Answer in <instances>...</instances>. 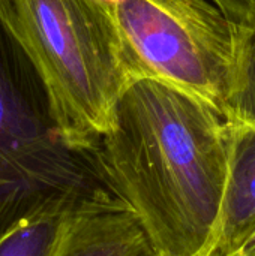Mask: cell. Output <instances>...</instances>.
Returning a JSON list of instances; mask_svg holds the SVG:
<instances>
[{"mask_svg":"<svg viewBox=\"0 0 255 256\" xmlns=\"http://www.w3.org/2000/svg\"><path fill=\"white\" fill-rule=\"evenodd\" d=\"M228 120L210 102L138 78L86 159L138 220L158 256H213L227 180Z\"/></svg>","mask_w":255,"mask_h":256,"instance_id":"6da1fadb","label":"cell"},{"mask_svg":"<svg viewBox=\"0 0 255 256\" xmlns=\"http://www.w3.org/2000/svg\"><path fill=\"white\" fill-rule=\"evenodd\" d=\"M5 12L41 76L60 140L84 156L132 81L111 0H5Z\"/></svg>","mask_w":255,"mask_h":256,"instance_id":"7a4b0ae2","label":"cell"},{"mask_svg":"<svg viewBox=\"0 0 255 256\" xmlns=\"http://www.w3.org/2000/svg\"><path fill=\"white\" fill-rule=\"evenodd\" d=\"M111 4L132 81L152 78L171 84L225 116L236 33L213 2L111 0Z\"/></svg>","mask_w":255,"mask_h":256,"instance_id":"3957f363","label":"cell"},{"mask_svg":"<svg viewBox=\"0 0 255 256\" xmlns=\"http://www.w3.org/2000/svg\"><path fill=\"white\" fill-rule=\"evenodd\" d=\"M48 256H158L135 216L102 188L66 216Z\"/></svg>","mask_w":255,"mask_h":256,"instance_id":"277c9868","label":"cell"},{"mask_svg":"<svg viewBox=\"0 0 255 256\" xmlns=\"http://www.w3.org/2000/svg\"><path fill=\"white\" fill-rule=\"evenodd\" d=\"M255 226V120L228 122L227 180L213 256H225Z\"/></svg>","mask_w":255,"mask_h":256,"instance_id":"5b68a950","label":"cell"},{"mask_svg":"<svg viewBox=\"0 0 255 256\" xmlns=\"http://www.w3.org/2000/svg\"><path fill=\"white\" fill-rule=\"evenodd\" d=\"M234 70L227 102L228 122L255 120V24L234 26Z\"/></svg>","mask_w":255,"mask_h":256,"instance_id":"8992f818","label":"cell"},{"mask_svg":"<svg viewBox=\"0 0 255 256\" xmlns=\"http://www.w3.org/2000/svg\"><path fill=\"white\" fill-rule=\"evenodd\" d=\"M77 204L50 210L11 231L0 240V256H48L68 213Z\"/></svg>","mask_w":255,"mask_h":256,"instance_id":"52a82bcc","label":"cell"},{"mask_svg":"<svg viewBox=\"0 0 255 256\" xmlns=\"http://www.w3.org/2000/svg\"><path fill=\"white\" fill-rule=\"evenodd\" d=\"M236 27L255 24V0H210Z\"/></svg>","mask_w":255,"mask_h":256,"instance_id":"ba28073f","label":"cell"},{"mask_svg":"<svg viewBox=\"0 0 255 256\" xmlns=\"http://www.w3.org/2000/svg\"><path fill=\"white\" fill-rule=\"evenodd\" d=\"M225 256H255V226Z\"/></svg>","mask_w":255,"mask_h":256,"instance_id":"9c48e42d","label":"cell"}]
</instances>
